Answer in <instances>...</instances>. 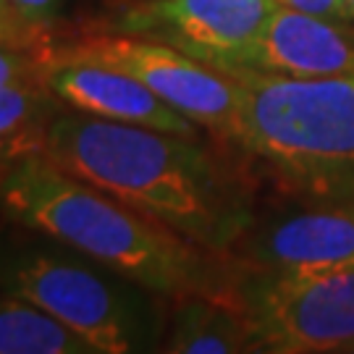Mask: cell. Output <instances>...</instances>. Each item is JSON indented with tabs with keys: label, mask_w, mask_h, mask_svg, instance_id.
Wrapping results in <instances>:
<instances>
[{
	"label": "cell",
	"mask_w": 354,
	"mask_h": 354,
	"mask_svg": "<svg viewBox=\"0 0 354 354\" xmlns=\"http://www.w3.org/2000/svg\"><path fill=\"white\" fill-rule=\"evenodd\" d=\"M276 3H279V6H289V8H297V11H307V13H317V16H330V19L349 21L344 0H276Z\"/></svg>",
	"instance_id": "obj_17"
},
{
	"label": "cell",
	"mask_w": 354,
	"mask_h": 354,
	"mask_svg": "<svg viewBox=\"0 0 354 354\" xmlns=\"http://www.w3.org/2000/svg\"><path fill=\"white\" fill-rule=\"evenodd\" d=\"M45 155L66 174L223 257L257 213L247 178L200 137L61 108Z\"/></svg>",
	"instance_id": "obj_1"
},
{
	"label": "cell",
	"mask_w": 354,
	"mask_h": 354,
	"mask_svg": "<svg viewBox=\"0 0 354 354\" xmlns=\"http://www.w3.org/2000/svg\"><path fill=\"white\" fill-rule=\"evenodd\" d=\"M0 210L16 226L74 247L174 302L189 294L228 297L231 263L108 192L66 174L48 155L0 176Z\"/></svg>",
	"instance_id": "obj_2"
},
{
	"label": "cell",
	"mask_w": 354,
	"mask_h": 354,
	"mask_svg": "<svg viewBox=\"0 0 354 354\" xmlns=\"http://www.w3.org/2000/svg\"><path fill=\"white\" fill-rule=\"evenodd\" d=\"M236 68L297 79L354 76V24L276 6Z\"/></svg>",
	"instance_id": "obj_9"
},
{
	"label": "cell",
	"mask_w": 354,
	"mask_h": 354,
	"mask_svg": "<svg viewBox=\"0 0 354 354\" xmlns=\"http://www.w3.org/2000/svg\"><path fill=\"white\" fill-rule=\"evenodd\" d=\"M48 64L39 53L0 45V89L45 79Z\"/></svg>",
	"instance_id": "obj_14"
},
{
	"label": "cell",
	"mask_w": 354,
	"mask_h": 354,
	"mask_svg": "<svg viewBox=\"0 0 354 354\" xmlns=\"http://www.w3.org/2000/svg\"><path fill=\"white\" fill-rule=\"evenodd\" d=\"M0 354H95V349L42 307L0 289Z\"/></svg>",
	"instance_id": "obj_13"
},
{
	"label": "cell",
	"mask_w": 354,
	"mask_h": 354,
	"mask_svg": "<svg viewBox=\"0 0 354 354\" xmlns=\"http://www.w3.org/2000/svg\"><path fill=\"white\" fill-rule=\"evenodd\" d=\"M344 6H346V16H349V21L354 24V0H344Z\"/></svg>",
	"instance_id": "obj_18"
},
{
	"label": "cell",
	"mask_w": 354,
	"mask_h": 354,
	"mask_svg": "<svg viewBox=\"0 0 354 354\" xmlns=\"http://www.w3.org/2000/svg\"><path fill=\"white\" fill-rule=\"evenodd\" d=\"M66 61L100 64L134 76L200 129L231 142L239 113V87L221 68L203 64L171 45L127 32L89 35L45 55L48 66Z\"/></svg>",
	"instance_id": "obj_6"
},
{
	"label": "cell",
	"mask_w": 354,
	"mask_h": 354,
	"mask_svg": "<svg viewBox=\"0 0 354 354\" xmlns=\"http://www.w3.org/2000/svg\"><path fill=\"white\" fill-rule=\"evenodd\" d=\"M61 3L64 0H8L16 16L37 32H42V26L50 24L53 16L61 11Z\"/></svg>",
	"instance_id": "obj_16"
},
{
	"label": "cell",
	"mask_w": 354,
	"mask_h": 354,
	"mask_svg": "<svg viewBox=\"0 0 354 354\" xmlns=\"http://www.w3.org/2000/svg\"><path fill=\"white\" fill-rule=\"evenodd\" d=\"M307 205L254 213L226 260L257 276H320L354 268V197H302Z\"/></svg>",
	"instance_id": "obj_7"
},
{
	"label": "cell",
	"mask_w": 354,
	"mask_h": 354,
	"mask_svg": "<svg viewBox=\"0 0 354 354\" xmlns=\"http://www.w3.org/2000/svg\"><path fill=\"white\" fill-rule=\"evenodd\" d=\"M226 299L247 320L257 352H354V268L281 279L231 268Z\"/></svg>",
	"instance_id": "obj_5"
},
{
	"label": "cell",
	"mask_w": 354,
	"mask_h": 354,
	"mask_svg": "<svg viewBox=\"0 0 354 354\" xmlns=\"http://www.w3.org/2000/svg\"><path fill=\"white\" fill-rule=\"evenodd\" d=\"M66 108L45 79L0 89V176L26 158L45 155L55 113Z\"/></svg>",
	"instance_id": "obj_12"
},
{
	"label": "cell",
	"mask_w": 354,
	"mask_h": 354,
	"mask_svg": "<svg viewBox=\"0 0 354 354\" xmlns=\"http://www.w3.org/2000/svg\"><path fill=\"white\" fill-rule=\"evenodd\" d=\"M48 87L58 95V100L76 113L129 124V127H147L160 131H174L184 137H200V127L158 97L140 79L124 74L118 68L100 64H50L45 71Z\"/></svg>",
	"instance_id": "obj_10"
},
{
	"label": "cell",
	"mask_w": 354,
	"mask_h": 354,
	"mask_svg": "<svg viewBox=\"0 0 354 354\" xmlns=\"http://www.w3.org/2000/svg\"><path fill=\"white\" fill-rule=\"evenodd\" d=\"M32 234L35 239L0 244V289L58 317L95 354L160 349L165 330L160 294L64 241Z\"/></svg>",
	"instance_id": "obj_4"
},
{
	"label": "cell",
	"mask_w": 354,
	"mask_h": 354,
	"mask_svg": "<svg viewBox=\"0 0 354 354\" xmlns=\"http://www.w3.org/2000/svg\"><path fill=\"white\" fill-rule=\"evenodd\" d=\"M0 45L39 53L42 58L48 55V50H42L39 32L32 29L29 24H24V21L16 16V11L8 6V0H0Z\"/></svg>",
	"instance_id": "obj_15"
},
{
	"label": "cell",
	"mask_w": 354,
	"mask_h": 354,
	"mask_svg": "<svg viewBox=\"0 0 354 354\" xmlns=\"http://www.w3.org/2000/svg\"><path fill=\"white\" fill-rule=\"evenodd\" d=\"M239 87L231 142L299 197H354V76L223 68Z\"/></svg>",
	"instance_id": "obj_3"
},
{
	"label": "cell",
	"mask_w": 354,
	"mask_h": 354,
	"mask_svg": "<svg viewBox=\"0 0 354 354\" xmlns=\"http://www.w3.org/2000/svg\"><path fill=\"white\" fill-rule=\"evenodd\" d=\"M160 352L168 354H239L257 352L252 330L223 297L189 294L174 299Z\"/></svg>",
	"instance_id": "obj_11"
},
{
	"label": "cell",
	"mask_w": 354,
	"mask_h": 354,
	"mask_svg": "<svg viewBox=\"0 0 354 354\" xmlns=\"http://www.w3.org/2000/svg\"><path fill=\"white\" fill-rule=\"evenodd\" d=\"M276 0H137L113 32L155 39L213 68H236L252 50Z\"/></svg>",
	"instance_id": "obj_8"
}]
</instances>
